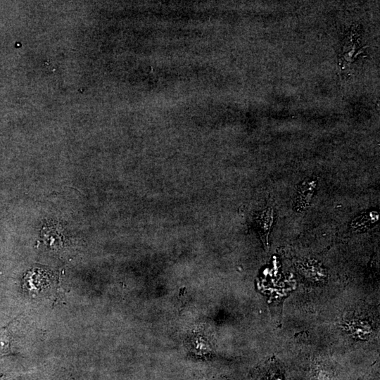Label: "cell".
<instances>
[{
  "instance_id": "cell-2",
  "label": "cell",
  "mask_w": 380,
  "mask_h": 380,
  "mask_svg": "<svg viewBox=\"0 0 380 380\" xmlns=\"http://www.w3.org/2000/svg\"><path fill=\"white\" fill-rule=\"evenodd\" d=\"M12 336L9 331V327L6 326L0 329V358L12 353L11 345Z\"/></svg>"
},
{
  "instance_id": "cell-1",
  "label": "cell",
  "mask_w": 380,
  "mask_h": 380,
  "mask_svg": "<svg viewBox=\"0 0 380 380\" xmlns=\"http://www.w3.org/2000/svg\"><path fill=\"white\" fill-rule=\"evenodd\" d=\"M265 213L261 216V219L260 220V227L261 229L260 234L262 236V239L264 242V244L265 246H267V239H268V234L270 232V229L273 221V210L271 208H269L267 209Z\"/></svg>"
}]
</instances>
